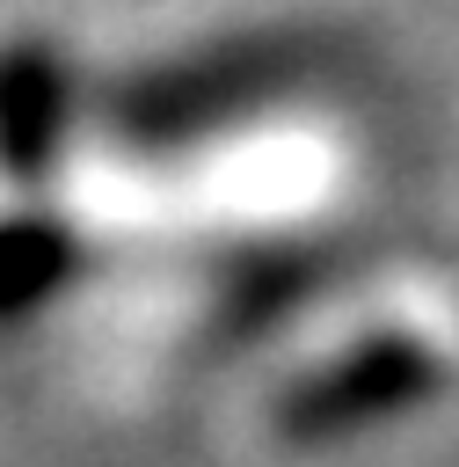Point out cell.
Segmentation results:
<instances>
[{"mask_svg":"<svg viewBox=\"0 0 459 467\" xmlns=\"http://www.w3.org/2000/svg\"><path fill=\"white\" fill-rule=\"evenodd\" d=\"M80 270V234L51 212H7L0 219V321H29L44 299H58Z\"/></svg>","mask_w":459,"mask_h":467,"instance_id":"cell-4","label":"cell"},{"mask_svg":"<svg viewBox=\"0 0 459 467\" xmlns=\"http://www.w3.org/2000/svg\"><path fill=\"white\" fill-rule=\"evenodd\" d=\"M73 131V73L51 44H0V168L36 182Z\"/></svg>","mask_w":459,"mask_h":467,"instance_id":"cell-3","label":"cell"},{"mask_svg":"<svg viewBox=\"0 0 459 467\" xmlns=\"http://www.w3.org/2000/svg\"><path fill=\"white\" fill-rule=\"evenodd\" d=\"M299 66H306L299 44H226V51H204L189 66H160L153 80H138L117 102V124L138 146H182V139H204L226 117L284 95L299 80Z\"/></svg>","mask_w":459,"mask_h":467,"instance_id":"cell-2","label":"cell"},{"mask_svg":"<svg viewBox=\"0 0 459 467\" xmlns=\"http://www.w3.org/2000/svg\"><path fill=\"white\" fill-rule=\"evenodd\" d=\"M437 387H444V358L408 328H379V336H357L350 350H335L328 365H313L306 379H291L277 394V438H291V445L357 438V431L430 401Z\"/></svg>","mask_w":459,"mask_h":467,"instance_id":"cell-1","label":"cell"}]
</instances>
